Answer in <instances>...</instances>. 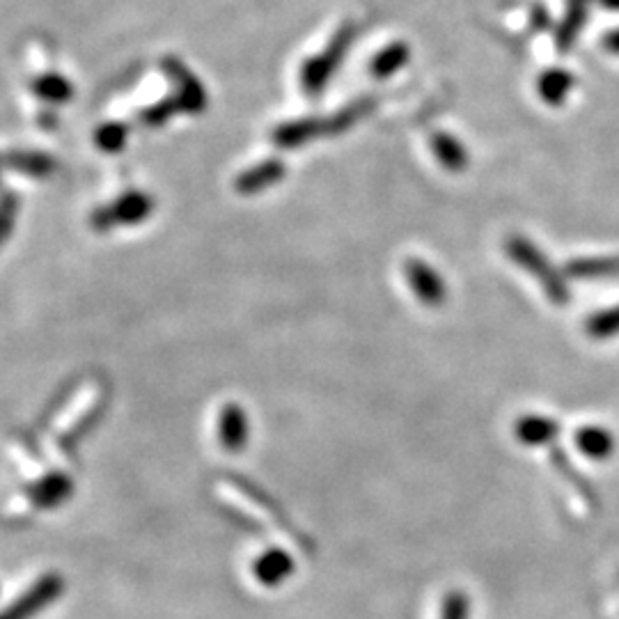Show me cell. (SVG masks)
<instances>
[{"instance_id": "obj_1", "label": "cell", "mask_w": 619, "mask_h": 619, "mask_svg": "<svg viewBox=\"0 0 619 619\" xmlns=\"http://www.w3.org/2000/svg\"><path fill=\"white\" fill-rule=\"evenodd\" d=\"M507 253L516 264H521L523 269H528L532 276L542 282L546 296L553 303L564 305L569 301V289L564 285L562 276L553 269V264L546 260L544 253H539L535 244H530L523 237H512L507 241Z\"/></svg>"}, {"instance_id": "obj_2", "label": "cell", "mask_w": 619, "mask_h": 619, "mask_svg": "<svg viewBox=\"0 0 619 619\" xmlns=\"http://www.w3.org/2000/svg\"><path fill=\"white\" fill-rule=\"evenodd\" d=\"M154 200L147 193H127L120 200L113 202L111 207L97 209L92 214V227L99 232L111 230L113 225H136L143 223L152 214Z\"/></svg>"}, {"instance_id": "obj_3", "label": "cell", "mask_w": 619, "mask_h": 619, "mask_svg": "<svg viewBox=\"0 0 619 619\" xmlns=\"http://www.w3.org/2000/svg\"><path fill=\"white\" fill-rule=\"evenodd\" d=\"M351 37L354 35H351L349 30H342V33L333 37V42L328 44V49L321 51V56L305 62L301 81H303V88L310 94H317L319 90H324V83L331 78L333 69L338 67V62H342L344 53H347Z\"/></svg>"}, {"instance_id": "obj_4", "label": "cell", "mask_w": 619, "mask_h": 619, "mask_svg": "<svg viewBox=\"0 0 619 619\" xmlns=\"http://www.w3.org/2000/svg\"><path fill=\"white\" fill-rule=\"evenodd\" d=\"M404 273L422 303L441 305L445 301V285L432 266H427L420 260H406Z\"/></svg>"}, {"instance_id": "obj_5", "label": "cell", "mask_w": 619, "mask_h": 619, "mask_svg": "<svg viewBox=\"0 0 619 619\" xmlns=\"http://www.w3.org/2000/svg\"><path fill=\"white\" fill-rule=\"evenodd\" d=\"M218 436L225 450L237 452L248 441V420L246 413L239 409L237 404H227L221 411V420H218Z\"/></svg>"}, {"instance_id": "obj_6", "label": "cell", "mask_w": 619, "mask_h": 619, "mask_svg": "<svg viewBox=\"0 0 619 619\" xmlns=\"http://www.w3.org/2000/svg\"><path fill=\"white\" fill-rule=\"evenodd\" d=\"M574 443L587 459H594V461H606L617 448L615 436L610 434L608 429L597 427V425H587L583 429H578L574 436Z\"/></svg>"}, {"instance_id": "obj_7", "label": "cell", "mask_w": 619, "mask_h": 619, "mask_svg": "<svg viewBox=\"0 0 619 619\" xmlns=\"http://www.w3.org/2000/svg\"><path fill=\"white\" fill-rule=\"evenodd\" d=\"M253 571L262 585L276 587L294 574V560L285 551L273 548V551H266L262 558H257Z\"/></svg>"}, {"instance_id": "obj_8", "label": "cell", "mask_w": 619, "mask_h": 619, "mask_svg": "<svg viewBox=\"0 0 619 619\" xmlns=\"http://www.w3.org/2000/svg\"><path fill=\"white\" fill-rule=\"evenodd\" d=\"M58 590H60L58 578H44V581H39L35 585L33 592L23 594L17 606H14L12 610L0 613V619H26L33 613H37L44 603H49L53 597H56Z\"/></svg>"}, {"instance_id": "obj_9", "label": "cell", "mask_w": 619, "mask_h": 619, "mask_svg": "<svg viewBox=\"0 0 619 619\" xmlns=\"http://www.w3.org/2000/svg\"><path fill=\"white\" fill-rule=\"evenodd\" d=\"M5 166L14 168L17 172H21V175H28V177H49L53 170L58 168L56 159H53L51 154H44V152H12L5 156Z\"/></svg>"}, {"instance_id": "obj_10", "label": "cell", "mask_w": 619, "mask_h": 619, "mask_svg": "<svg viewBox=\"0 0 619 619\" xmlns=\"http://www.w3.org/2000/svg\"><path fill=\"white\" fill-rule=\"evenodd\" d=\"M558 434V422L546 415H526L516 422V438L526 445H546Z\"/></svg>"}, {"instance_id": "obj_11", "label": "cell", "mask_w": 619, "mask_h": 619, "mask_svg": "<svg viewBox=\"0 0 619 619\" xmlns=\"http://www.w3.org/2000/svg\"><path fill=\"white\" fill-rule=\"evenodd\" d=\"M168 74L172 78H177L179 85H182L177 104L186 108V111H193V113L202 111V108H205L207 97H205V90H202V85L195 81V76L188 74L186 69L179 65V62H172V60L168 62Z\"/></svg>"}, {"instance_id": "obj_12", "label": "cell", "mask_w": 619, "mask_h": 619, "mask_svg": "<svg viewBox=\"0 0 619 619\" xmlns=\"http://www.w3.org/2000/svg\"><path fill=\"white\" fill-rule=\"evenodd\" d=\"M574 88V76H571L567 69H548L537 81V92L546 104L560 106L567 94Z\"/></svg>"}, {"instance_id": "obj_13", "label": "cell", "mask_w": 619, "mask_h": 619, "mask_svg": "<svg viewBox=\"0 0 619 619\" xmlns=\"http://www.w3.org/2000/svg\"><path fill=\"white\" fill-rule=\"evenodd\" d=\"M285 175V166H282L280 161L271 159L264 161L260 166H255L253 170L244 172V175L239 177L237 188L241 193H260L264 188H269L271 184H276L278 179Z\"/></svg>"}, {"instance_id": "obj_14", "label": "cell", "mask_w": 619, "mask_h": 619, "mask_svg": "<svg viewBox=\"0 0 619 619\" xmlns=\"http://www.w3.org/2000/svg\"><path fill=\"white\" fill-rule=\"evenodd\" d=\"M567 273L574 278H603L619 273V257H581L567 264Z\"/></svg>"}, {"instance_id": "obj_15", "label": "cell", "mask_w": 619, "mask_h": 619, "mask_svg": "<svg viewBox=\"0 0 619 619\" xmlns=\"http://www.w3.org/2000/svg\"><path fill=\"white\" fill-rule=\"evenodd\" d=\"M35 92L42 99L51 101V104H65V101L72 99L74 88L65 76L44 74L42 78H37V81H35Z\"/></svg>"}, {"instance_id": "obj_16", "label": "cell", "mask_w": 619, "mask_h": 619, "mask_svg": "<svg viewBox=\"0 0 619 619\" xmlns=\"http://www.w3.org/2000/svg\"><path fill=\"white\" fill-rule=\"evenodd\" d=\"M321 129L324 127H319V122L315 120L292 122V124H285V127H280L276 133H273V138H276V143L280 147H296V145H303L305 140H310L312 136H317Z\"/></svg>"}, {"instance_id": "obj_17", "label": "cell", "mask_w": 619, "mask_h": 619, "mask_svg": "<svg viewBox=\"0 0 619 619\" xmlns=\"http://www.w3.org/2000/svg\"><path fill=\"white\" fill-rule=\"evenodd\" d=\"M434 152L445 168H450V170L466 168V150L452 136H443V133H438V136L434 138Z\"/></svg>"}, {"instance_id": "obj_18", "label": "cell", "mask_w": 619, "mask_h": 619, "mask_svg": "<svg viewBox=\"0 0 619 619\" xmlns=\"http://www.w3.org/2000/svg\"><path fill=\"white\" fill-rule=\"evenodd\" d=\"M585 328H587V335L594 340L615 338V335H619V305L592 315L590 319H587Z\"/></svg>"}, {"instance_id": "obj_19", "label": "cell", "mask_w": 619, "mask_h": 619, "mask_svg": "<svg viewBox=\"0 0 619 619\" xmlns=\"http://www.w3.org/2000/svg\"><path fill=\"white\" fill-rule=\"evenodd\" d=\"M406 60H409V49H406L404 44L388 46L386 51H381L379 56L372 60V76L386 78L390 74H395Z\"/></svg>"}, {"instance_id": "obj_20", "label": "cell", "mask_w": 619, "mask_h": 619, "mask_svg": "<svg viewBox=\"0 0 619 619\" xmlns=\"http://www.w3.org/2000/svg\"><path fill=\"white\" fill-rule=\"evenodd\" d=\"M585 3H587V0H571L569 14H567V19H564V23L560 26V35H558V46H560L562 51L569 49L571 42H574L576 33L583 26L585 14H587Z\"/></svg>"}, {"instance_id": "obj_21", "label": "cell", "mask_w": 619, "mask_h": 619, "mask_svg": "<svg viewBox=\"0 0 619 619\" xmlns=\"http://www.w3.org/2000/svg\"><path fill=\"white\" fill-rule=\"evenodd\" d=\"M94 143L104 152H120L124 143H127V127L117 122L104 124V127L94 133Z\"/></svg>"}, {"instance_id": "obj_22", "label": "cell", "mask_w": 619, "mask_h": 619, "mask_svg": "<svg viewBox=\"0 0 619 619\" xmlns=\"http://www.w3.org/2000/svg\"><path fill=\"white\" fill-rule=\"evenodd\" d=\"M17 209H19V202L14 195H5V198H0V246H3L5 239L10 237V232L14 227V218H17Z\"/></svg>"}, {"instance_id": "obj_23", "label": "cell", "mask_w": 619, "mask_h": 619, "mask_svg": "<svg viewBox=\"0 0 619 619\" xmlns=\"http://www.w3.org/2000/svg\"><path fill=\"white\" fill-rule=\"evenodd\" d=\"M466 617H468V599L461 592L448 594L443 603L441 619H466Z\"/></svg>"}, {"instance_id": "obj_24", "label": "cell", "mask_w": 619, "mask_h": 619, "mask_svg": "<svg viewBox=\"0 0 619 619\" xmlns=\"http://www.w3.org/2000/svg\"><path fill=\"white\" fill-rule=\"evenodd\" d=\"M177 101H163V104H159V106H154L152 111H147V113H143V117H145V122L147 124H152V127H156V124H161V122H166L168 117L177 111Z\"/></svg>"}, {"instance_id": "obj_25", "label": "cell", "mask_w": 619, "mask_h": 619, "mask_svg": "<svg viewBox=\"0 0 619 619\" xmlns=\"http://www.w3.org/2000/svg\"><path fill=\"white\" fill-rule=\"evenodd\" d=\"M603 49L613 53V56H619V28L606 33V37H603Z\"/></svg>"}, {"instance_id": "obj_26", "label": "cell", "mask_w": 619, "mask_h": 619, "mask_svg": "<svg viewBox=\"0 0 619 619\" xmlns=\"http://www.w3.org/2000/svg\"><path fill=\"white\" fill-rule=\"evenodd\" d=\"M601 3L610 7V10H619V0H601Z\"/></svg>"}]
</instances>
